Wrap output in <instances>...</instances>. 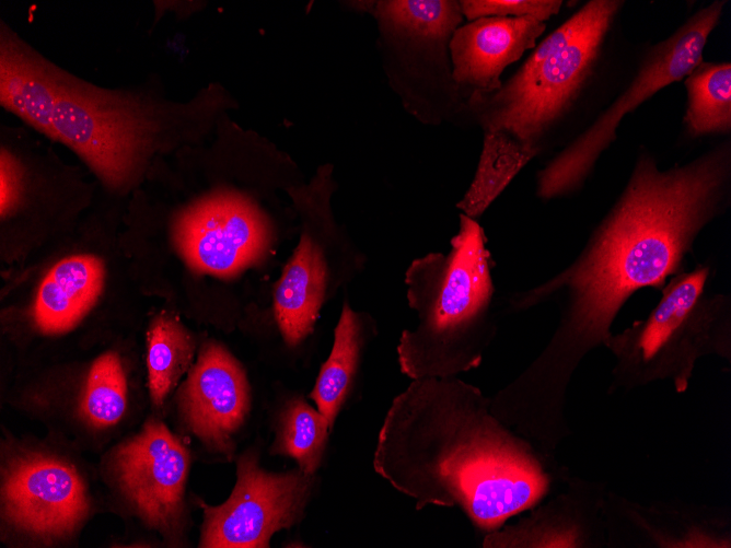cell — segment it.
Here are the masks:
<instances>
[{"label":"cell","mask_w":731,"mask_h":548,"mask_svg":"<svg viewBox=\"0 0 731 548\" xmlns=\"http://www.w3.org/2000/svg\"><path fill=\"white\" fill-rule=\"evenodd\" d=\"M463 16L468 21L481 18H534L545 22L558 13L562 1L557 0H463Z\"/></svg>","instance_id":"obj_22"},{"label":"cell","mask_w":731,"mask_h":548,"mask_svg":"<svg viewBox=\"0 0 731 548\" xmlns=\"http://www.w3.org/2000/svg\"><path fill=\"white\" fill-rule=\"evenodd\" d=\"M177 404L194 435L210 450L230 455L233 435L251 407L245 372L224 347L208 342L183 383Z\"/></svg>","instance_id":"obj_12"},{"label":"cell","mask_w":731,"mask_h":548,"mask_svg":"<svg viewBox=\"0 0 731 548\" xmlns=\"http://www.w3.org/2000/svg\"><path fill=\"white\" fill-rule=\"evenodd\" d=\"M2 505L13 526L43 540L69 536L89 510L83 480L73 466L40 454L19 457L8 466Z\"/></svg>","instance_id":"obj_11"},{"label":"cell","mask_w":731,"mask_h":548,"mask_svg":"<svg viewBox=\"0 0 731 548\" xmlns=\"http://www.w3.org/2000/svg\"><path fill=\"white\" fill-rule=\"evenodd\" d=\"M479 223L460 214L448 253L416 258L405 273L417 324L399 338L401 370L411 380L450 377L477 368L496 334L495 266Z\"/></svg>","instance_id":"obj_4"},{"label":"cell","mask_w":731,"mask_h":548,"mask_svg":"<svg viewBox=\"0 0 731 548\" xmlns=\"http://www.w3.org/2000/svg\"><path fill=\"white\" fill-rule=\"evenodd\" d=\"M189 453L161 422L151 420L119 446L114 467L119 486L147 524L176 540L184 527Z\"/></svg>","instance_id":"obj_10"},{"label":"cell","mask_w":731,"mask_h":548,"mask_svg":"<svg viewBox=\"0 0 731 548\" xmlns=\"http://www.w3.org/2000/svg\"><path fill=\"white\" fill-rule=\"evenodd\" d=\"M230 498L211 506L201 503L200 547L267 548L272 535L298 524L314 487V475L301 469L270 473L248 452L237 462Z\"/></svg>","instance_id":"obj_8"},{"label":"cell","mask_w":731,"mask_h":548,"mask_svg":"<svg viewBox=\"0 0 731 548\" xmlns=\"http://www.w3.org/2000/svg\"><path fill=\"white\" fill-rule=\"evenodd\" d=\"M373 467L417 510L459 506L489 533L534 506L550 481L532 444L491 412L478 387L456 376L413 380L393 399Z\"/></svg>","instance_id":"obj_2"},{"label":"cell","mask_w":731,"mask_h":548,"mask_svg":"<svg viewBox=\"0 0 731 548\" xmlns=\"http://www.w3.org/2000/svg\"><path fill=\"white\" fill-rule=\"evenodd\" d=\"M1 104L78 153L108 185L127 183L163 135V112L146 100L100 89L1 32Z\"/></svg>","instance_id":"obj_3"},{"label":"cell","mask_w":731,"mask_h":548,"mask_svg":"<svg viewBox=\"0 0 731 548\" xmlns=\"http://www.w3.org/2000/svg\"><path fill=\"white\" fill-rule=\"evenodd\" d=\"M685 124L694 136L726 133L731 128V65L700 63L685 78Z\"/></svg>","instance_id":"obj_19"},{"label":"cell","mask_w":731,"mask_h":548,"mask_svg":"<svg viewBox=\"0 0 731 548\" xmlns=\"http://www.w3.org/2000/svg\"><path fill=\"white\" fill-rule=\"evenodd\" d=\"M730 180L729 145L668 170L641 153L577 258L509 295L510 312L555 301L559 320L538 357L491 398L494 415L526 439L557 443L566 434V393L580 362L607 348L612 324L635 292L662 290L668 278L685 271L698 234L729 205Z\"/></svg>","instance_id":"obj_1"},{"label":"cell","mask_w":731,"mask_h":548,"mask_svg":"<svg viewBox=\"0 0 731 548\" xmlns=\"http://www.w3.org/2000/svg\"><path fill=\"white\" fill-rule=\"evenodd\" d=\"M328 248L324 241L304 233L277 283L274 311L289 346L312 334L326 298L358 267V258L349 252L334 255Z\"/></svg>","instance_id":"obj_14"},{"label":"cell","mask_w":731,"mask_h":548,"mask_svg":"<svg viewBox=\"0 0 731 548\" xmlns=\"http://www.w3.org/2000/svg\"><path fill=\"white\" fill-rule=\"evenodd\" d=\"M329 430L327 419L301 398L290 399L276 423L271 455L293 458L298 468L314 475L321 465Z\"/></svg>","instance_id":"obj_20"},{"label":"cell","mask_w":731,"mask_h":548,"mask_svg":"<svg viewBox=\"0 0 731 548\" xmlns=\"http://www.w3.org/2000/svg\"><path fill=\"white\" fill-rule=\"evenodd\" d=\"M174 242L195 271L231 277L264 257L269 231L250 200L217 194L182 212L174 225Z\"/></svg>","instance_id":"obj_9"},{"label":"cell","mask_w":731,"mask_h":548,"mask_svg":"<svg viewBox=\"0 0 731 548\" xmlns=\"http://www.w3.org/2000/svg\"><path fill=\"white\" fill-rule=\"evenodd\" d=\"M125 373L115 352L102 354L93 363L81 399L82 415L95 427L115 424L126 409Z\"/></svg>","instance_id":"obj_21"},{"label":"cell","mask_w":731,"mask_h":548,"mask_svg":"<svg viewBox=\"0 0 731 548\" xmlns=\"http://www.w3.org/2000/svg\"><path fill=\"white\" fill-rule=\"evenodd\" d=\"M723 5V1H715L699 10L651 50L626 91L537 173V197L550 200L579 189L602 152L614 141L622 118L661 89L689 75L703 62L704 48Z\"/></svg>","instance_id":"obj_7"},{"label":"cell","mask_w":731,"mask_h":548,"mask_svg":"<svg viewBox=\"0 0 731 548\" xmlns=\"http://www.w3.org/2000/svg\"><path fill=\"white\" fill-rule=\"evenodd\" d=\"M368 337L366 316L345 301L334 331L332 351L310 394L330 428L355 385Z\"/></svg>","instance_id":"obj_16"},{"label":"cell","mask_w":731,"mask_h":548,"mask_svg":"<svg viewBox=\"0 0 731 548\" xmlns=\"http://www.w3.org/2000/svg\"><path fill=\"white\" fill-rule=\"evenodd\" d=\"M1 190L0 212L4 217L16 206L21 195V170L14 158L8 152H1Z\"/></svg>","instance_id":"obj_23"},{"label":"cell","mask_w":731,"mask_h":548,"mask_svg":"<svg viewBox=\"0 0 731 548\" xmlns=\"http://www.w3.org/2000/svg\"><path fill=\"white\" fill-rule=\"evenodd\" d=\"M104 265L92 255L57 263L39 284L34 318L44 333H63L76 326L101 294Z\"/></svg>","instance_id":"obj_15"},{"label":"cell","mask_w":731,"mask_h":548,"mask_svg":"<svg viewBox=\"0 0 731 548\" xmlns=\"http://www.w3.org/2000/svg\"><path fill=\"white\" fill-rule=\"evenodd\" d=\"M546 27L534 18H481L453 33L449 54L452 80L467 96L498 90L503 70L534 48Z\"/></svg>","instance_id":"obj_13"},{"label":"cell","mask_w":731,"mask_h":548,"mask_svg":"<svg viewBox=\"0 0 731 548\" xmlns=\"http://www.w3.org/2000/svg\"><path fill=\"white\" fill-rule=\"evenodd\" d=\"M537 154L504 131L485 130L476 173L456 208L476 220Z\"/></svg>","instance_id":"obj_17"},{"label":"cell","mask_w":731,"mask_h":548,"mask_svg":"<svg viewBox=\"0 0 731 548\" xmlns=\"http://www.w3.org/2000/svg\"><path fill=\"white\" fill-rule=\"evenodd\" d=\"M711 266L699 264L670 278L646 319L612 335L616 359L612 390L670 381L684 392L696 361L716 354L730 361L731 300L708 290Z\"/></svg>","instance_id":"obj_6"},{"label":"cell","mask_w":731,"mask_h":548,"mask_svg":"<svg viewBox=\"0 0 731 548\" xmlns=\"http://www.w3.org/2000/svg\"><path fill=\"white\" fill-rule=\"evenodd\" d=\"M620 4L589 1L547 36L498 90L471 95L467 105L484 130L504 131L539 153L546 133L584 88Z\"/></svg>","instance_id":"obj_5"},{"label":"cell","mask_w":731,"mask_h":548,"mask_svg":"<svg viewBox=\"0 0 731 548\" xmlns=\"http://www.w3.org/2000/svg\"><path fill=\"white\" fill-rule=\"evenodd\" d=\"M195 342L178 317L162 313L148 331L149 388L153 404L161 407L192 364Z\"/></svg>","instance_id":"obj_18"}]
</instances>
